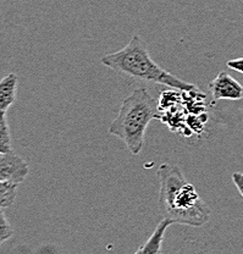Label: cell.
<instances>
[{"mask_svg": "<svg viewBox=\"0 0 243 254\" xmlns=\"http://www.w3.org/2000/svg\"><path fill=\"white\" fill-rule=\"evenodd\" d=\"M226 66L229 68L237 71V72L243 73V58H239V59H232L227 62Z\"/></svg>", "mask_w": 243, "mask_h": 254, "instance_id": "obj_11", "label": "cell"}, {"mask_svg": "<svg viewBox=\"0 0 243 254\" xmlns=\"http://www.w3.org/2000/svg\"><path fill=\"white\" fill-rule=\"evenodd\" d=\"M153 119H159L157 100L146 88H136L123 99L118 116L109 127V133L125 143L131 154L138 155L143 149L147 127Z\"/></svg>", "mask_w": 243, "mask_h": 254, "instance_id": "obj_3", "label": "cell"}, {"mask_svg": "<svg viewBox=\"0 0 243 254\" xmlns=\"http://www.w3.org/2000/svg\"><path fill=\"white\" fill-rule=\"evenodd\" d=\"M12 142L11 132H10L9 121H7L6 114L0 113V153H11Z\"/></svg>", "mask_w": 243, "mask_h": 254, "instance_id": "obj_8", "label": "cell"}, {"mask_svg": "<svg viewBox=\"0 0 243 254\" xmlns=\"http://www.w3.org/2000/svg\"><path fill=\"white\" fill-rule=\"evenodd\" d=\"M17 194V185L10 182H0V208H9L15 203Z\"/></svg>", "mask_w": 243, "mask_h": 254, "instance_id": "obj_9", "label": "cell"}, {"mask_svg": "<svg viewBox=\"0 0 243 254\" xmlns=\"http://www.w3.org/2000/svg\"><path fill=\"white\" fill-rule=\"evenodd\" d=\"M232 181H234L235 186H236V189L239 190V192L241 193L243 197V173L237 171V173L232 174Z\"/></svg>", "mask_w": 243, "mask_h": 254, "instance_id": "obj_12", "label": "cell"}, {"mask_svg": "<svg viewBox=\"0 0 243 254\" xmlns=\"http://www.w3.org/2000/svg\"><path fill=\"white\" fill-rule=\"evenodd\" d=\"M12 235H14V229H12L9 219L5 215L2 208H0V245L9 241Z\"/></svg>", "mask_w": 243, "mask_h": 254, "instance_id": "obj_10", "label": "cell"}, {"mask_svg": "<svg viewBox=\"0 0 243 254\" xmlns=\"http://www.w3.org/2000/svg\"><path fill=\"white\" fill-rule=\"evenodd\" d=\"M100 63L126 77L171 87L176 91H197L194 84L182 81L178 76L158 65L150 57L146 42L138 34H134L122 49L103 57Z\"/></svg>", "mask_w": 243, "mask_h": 254, "instance_id": "obj_2", "label": "cell"}, {"mask_svg": "<svg viewBox=\"0 0 243 254\" xmlns=\"http://www.w3.org/2000/svg\"><path fill=\"white\" fill-rule=\"evenodd\" d=\"M18 78L15 73H9L0 79V113L6 114L16 100Z\"/></svg>", "mask_w": 243, "mask_h": 254, "instance_id": "obj_6", "label": "cell"}, {"mask_svg": "<svg viewBox=\"0 0 243 254\" xmlns=\"http://www.w3.org/2000/svg\"><path fill=\"white\" fill-rule=\"evenodd\" d=\"M159 208L163 219L173 224L200 227L209 221L211 210L178 165L164 163L158 169Z\"/></svg>", "mask_w": 243, "mask_h": 254, "instance_id": "obj_1", "label": "cell"}, {"mask_svg": "<svg viewBox=\"0 0 243 254\" xmlns=\"http://www.w3.org/2000/svg\"><path fill=\"white\" fill-rule=\"evenodd\" d=\"M171 225H173V222L166 220V219H163V220L158 224V226L155 227L152 236L148 238L146 243H144L142 247H139L133 254H162L165 232L166 230L169 229V226H171Z\"/></svg>", "mask_w": 243, "mask_h": 254, "instance_id": "obj_7", "label": "cell"}, {"mask_svg": "<svg viewBox=\"0 0 243 254\" xmlns=\"http://www.w3.org/2000/svg\"><path fill=\"white\" fill-rule=\"evenodd\" d=\"M30 173V165L20 155L11 153H0V182L22 184Z\"/></svg>", "mask_w": 243, "mask_h": 254, "instance_id": "obj_4", "label": "cell"}, {"mask_svg": "<svg viewBox=\"0 0 243 254\" xmlns=\"http://www.w3.org/2000/svg\"><path fill=\"white\" fill-rule=\"evenodd\" d=\"M214 100L243 99V86L226 71H221L209 83Z\"/></svg>", "mask_w": 243, "mask_h": 254, "instance_id": "obj_5", "label": "cell"}]
</instances>
